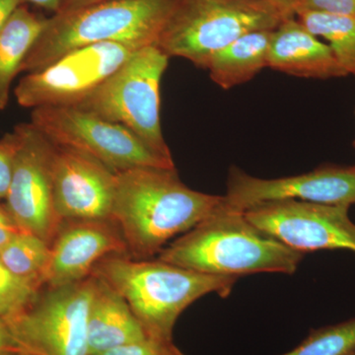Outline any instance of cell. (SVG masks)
Segmentation results:
<instances>
[{
	"mask_svg": "<svg viewBox=\"0 0 355 355\" xmlns=\"http://www.w3.org/2000/svg\"><path fill=\"white\" fill-rule=\"evenodd\" d=\"M223 205V196L187 187L176 169L135 168L116 174L111 221L121 231L128 256L149 260Z\"/></svg>",
	"mask_w": 355,
	"mask_h": 355,
	"instance_id": "6da1fadb",
	"label": "cell"
},
{
	"mask_svg": "<svg viewBox=\"0 0 355 355\" xmlns=\"http://www.w3.org/2000/svg\"><path fill=\"white\" fill-rule=\"evenodd\" d=\"M304 254L257 228L244 212L223 205L166 246L157 259L193 272L239 277L260 272L293 275Z\"/></svg>",
	"mask_w": 355,
	"mask_h": 355,
	"instance_id": "7a4b0ae2",
	"label": "cell"
},
{
	"mask_svg": "<svg viewBox=\"0 0 355 355\" xmlns=\"http://www.w3.org/2000/svg\"><path fill=\"white\" fill-rule=\"evenodd\" d=\"M178 0H103L53 14L26 55L21 72L39 71L70 51L103 43L157 44Z\"/></svg>",
	"mask_w": 355,
	"mask_h": 355,
	"instance_id": "3957f363",
	"label": "cell"
},
{
	"mask_svg": "<svg viewBox=\"0 0 355 355\" xmlns=\"http://www.w3.org/2000/svg\"><path fill=\"white\" fill-rule=\"evenodd\" d=\"M92 275L120 294L149 335L170 340L178 318L189 306L210 293L227 297L238 279L128 254L103 259Z\"/></svg>",
	"mask_w": 355,
	"mask_h": 355,
	"instance_id": "277c9868",
	"label": "cell"
},
{
	"mask_svg": "<svg viewBox=\"0 0 355 355\" xmlns=\"http://www.w3.org/2000/svg\"><path fill=\"white\" fill-rule=\"evenodd\" d=\"M294 16L266 0H178L156 46L205 69L216 53L248 33L275 30Z\"/></svg>",
	"mask_w": 355,
	"mask_h": 355,
	"instance_id": "5b68a950",
	"label": "cell"
},
{
	"mask_svg": "<svg viewBox=\"0 0 355 355\" xmlns=\"http://www.w3.org/2000/svg\"><path fill=\"white\" fill-rule=\"evenodd\" d=\"M168 60L156 44L139 49L76 108L125 125L154 153L174 161L160 121V85Z\"/></svg>",
	"mask_w": 355,
	"mask_h": 355,
	"instance_id": "8992f818",
	"label": "cell"
},
{
	"mask_svg": "<svg viewBox=\"0 0 355 355\" xmlns=\"http://www.w3.org/2000/svg\"><path fill=\"white\" fill-rule=\"evenodd\" d=\"M94 277L46 287L22 312L6 319L22 355H90L88 314Z\"/></svg>",
	"mask_w": 355,
	"mask_h": 355,
	"instance_id": "52a82bcc",
	"label": "cell"
},
{
	"mask_svg": "<svg viewBox=\"0 0 355 355\" xmlns=\"http://www.w3.org/2000/svg\"><path fill=\"white\" fill-rule=\"evenodd\" d=\"M55 146L71 147L101 161L114 173L135 168L175 169L132 130L76 107L33 109L31 121Z\"/></svg>",
	"mask_w": 355,
	"mask_h": 355,
	"instance_id": "ba28073f",
	"label": "cell"
},
{
	"mask_svg": "<svg viewBox=\"0 0 355 355\" xmlns=\"http://www.w3.org/2000/svg\"><path fill=\"white\" fill-rule=\"evenodd\" d=\"M139 49L103 43L67 53L53 64L26 73L14 89L24 108L76 107L83 102Z\"/></svg>",
	"mask_w": 355,
	"mask_h": 355,
	"instance_id": "9c48e42d",
	"label": "cell"
},
{
	"mask_svg": "<svg viewBox=\"0 0 355 355\" xmlns=\"http://www.w3.org/2000/svg\"><path fill=\"white\" fill-rule=\"evenodd\" d=\"M16 148L6 209L17 228L51 244L62 225L53 202L55 146L31 123L13 128Z\"/></svg>",
	"mask_w": 355,
	"mask_h": 355,
	"instance_id": "30bf717a",
	"label": "cell"
},
{
	"mask_svg": "<svg viewBox=\"0 0 355 355\" xmlns=\"http://www.w3.org/2000/svg\"><path fill=\"white\" fill-rule=\"evenodd\" d=\"M347 205L275 200L245 210L257 228L305 254L319 250H349L355 253V223Z\"/></svg>",
	"mask_w": 355,
	"mask_h": 355,
	"instance_id": "8fae6325",
	"label": "cell"
},
{
	"mask_svg": "<svg viewBox=\"0 0 355 355\" xmlns=\"http://www.w3.org/2000/svg\"><path fill=\"white\" fill-rule=\"evenodd\" d=\"M223 198L226 209L239 212L286 200L350 207L355 203V166H322L305 174L277 179L253 177L231 167Z\"/></svg>",
	"mask_w": 355,
	"mask_h": 355,
	"instance_id": "7c38bea8",
	"label": "cell"
},
{
	"mask_svg": "<svg viewBox=\"0 0 355 355\" xmlns=\"http://www.w3.org/2000/svg\"><path fill=\"white\" fill-rule=\"evenodd\" d=\"M51 177L62 221L111 220L116 173L101 161L78 149L55 146Z\"/></svg>",
	"mask_w": 355,
	"mask_h": 355,
	"instance_id": "4fadbf2b",
	"label": "cell"
},
{
	"mask_svg": "<svg viewBox=\"0 0 355 355\" xmlns=\"http://www.w3.org/2000/svg\"><path fill=\"white\" fill-rule=\"evenodd\" d=\"M114 254L128 252L113 221H64L51 244L44 286H64L87 279L98 263Z\"/></svg>",
	"mask_w": 355,
	"mask_h": 355,
	"instance_id": "5bb4252c",
	"label": "cell"
},
{
	"mask_svg": "<svg viewBox=\"0 0 355 355\" xmlns=\"http://www.w3.org/2000/svg\"><path fill=\"white\" fill-rule=\"evenodd\" d=\"M268 67L304 78L329 79L347 76L329 44L308 31L296 16L287 18L273 30Z\"/></svg>",
	"mask_w": 355,
	"mask_h": 355,
	"instance_id": "9a60e30c",
	"label": "cell"
},
{
	"mask_svg": "<svg viewBox=\"0 0 355 355\" xmlns=\"http://www.w3.org/2000/svg\"><path fill=\"white\" fill-rule=\"evenodd\" d=\"M93 277L94 291L88 314L89 354L98 355L150 336L120 294L104 280Z\"/></svg>",
	"mask_w": 355,
	"mask_h": 355,
	"instance_id": "2e32d148",
	"label": "cell"
},
{
	"mask_svg": "<svg viewBox=\"0 0 355 355\" xmlns=\"http://www.w3.org/2000/svg\"><path fill=\"white\" fill-rule=\"evenodd\" d=\"M273 30L248 33L214 55L205 69L214 83L231 89L253 79L268 67Z\"/></svg>",
	"mask_w": 355,
	"mask_h": 355,
	"instance_id": "e0dca14e",
	"label": "cell"
},
{
	"mask_svg": "<svg viewBox=\"0 0 355 355\" xmlns=\"http://www.w3.org/2000/svg\"><path fill=\"white\" fill-rule=\"evenodd\" d=\"M46 19L22 4L0 32V111L8 105L13 80Z\"/></svg>",
	"mask_w": 355,
	"mask_h": 355,
	"instance_id": "ac0fdd59",
	"label": "cell"
},
{
	"mask_svg": "<svg viewBox=\"0 0 355 355\" xmlns=\"http://www.w3.org/2000/svg\"><path fill=\"white\" fill-rule=\"evenodd\" d=\"M295 16L308 31L328 42L347 76H355V16L313 10H298Z\"/></svg>",
	"mask_w": 355,
	"mask_h": 355,
	"instance_id": "d6986e66",
	"label": "cell"
},
{
	"mask_svg": "<svg viewBox=\"0 0 355 355\" xmlns=\"http://www.w3.org/2000/svg\"><path fill=\"white\" fill-rule=\"evenodd\" d=\"M51 245L30 233L19 232L0 249V261L9 272L43 288Z\"/></svg>",
	"mask_w": 355,
	"mask_h": 355,
	"instance_id": "ffe728a7",
	"label": "cell"
},
{
	"mask_svg": "<svg viewBox=\"0 0 355 355\" xmlns=\"http://www.w3.org/2000/svg\"><path fill=\"white\" fill-rule=\"evenodd\" d=\"M355 350V317L311 331L295 349L280 355H349Z\"/></svg>",
	"mask_w": 355,
	"mask_h": 355,
	"instance_id": "44dd1931",
	"label": "cell"
},
{
	"mask_svg": "<svg viewBox=\"0 0 355 355\" xmlns=\"http://www.w3.org/2000/svg\"><path fill=\"white\" fill-rule=\"evenodd\" d=\"M42 289L14 275L0 261V318L6 320L22 312L36 300Z\"/></svg>",
	"mask_w": 355,
	"mask_h": 355,
	"instance_id": "7402d4cb",
	"label": "cell"
},
{
	"mask_svg": "<svg viewBox=\"0 0 355 355\" xmlns=\"http://www.w3.org/2000/svg\"><path fill=\"white\" fill-rule=\"evenodd\" d=\"M98 355H184L173 340L148 336Z\"/></svg>",
	"mask_w": 355,
	"mask_h": 355,
	"instance_id": "603a6c76",
	"label": "cell"
},
{
	"mask_svg": "<svg viewBox=\"0 0 355 355\" xmlns=\"http://www.w3.org/2000/svg\"><path fill=\"white\" fill-rule=\"evenodd\" d=\"M15 148V135L12 130L0 139V200H6L10 186Z\"/></svg>",
	"mask_w": 355,
	"mask_h": 355,
	"instance_id": "cb8c5ba5",
	"label": "cell"
},
{
	"mask_svg": "<svg viewBox=\"0 0 355 355\" xmlns=\"http://www.w3.org/2000/svg\"><path fill=\"white\" fill-rule=\"evenodd\" d=\"M321 11L355 16V0H299L296 11Z\"/></svg>",
	"mask_w": 355,
	"mask_h": 355,
	"instance_id": "d4e9b609",
	"label": "cell"
},
{
	"mask_svg": "<svg viewBox=\"0 0 355 355\" xmlns=\"http://www.w3.org/2000/svg\"><path fill=\"white\" fill-rule=\"evenodd\" d=\"M0 355H22L19 343L2 318H0Z\"/></svg>",
	"mask_w": 355,
	"mask_h": 355,
	"instance_id": "484cf974",
	"label": "cell"
},
{
	"mask_svg": "<svg viewBox=\"0 0 355 355\" xmlns=\"http://www.w3.org/2000/svg\"><path fill=\"white\" fill-rule=\"evenodd\" d=\"M19 231L6 207H0V249L6 246Z\"/></svg>",
	"mask_w": 355,
	"mask_h": 355,
	"instance_id": "4316f807",
	"label": "cell"
},
{
	"mask_svg": "<svg viewBox=\"0 0 355 355\" xmlns=\"http://www.w3.org/2000/svg\"><path fill=\"white\" fill-rule=\"evenodd\" d=\"M20 6H22L21 0H0V32Z\"/></svg>",
	"mask_w": 355,
	"mask_h": 355,
	"instance_id": "83f0119b",
	"label": "cell"
},
{
	"mask_svg": "<svg viewBox=\"0 0 355 355\" xmlns=\"http://www.w3.org/2000/svg\"><path fill=\"white\" fill-rule=\"evenodd\" d=\"M21 3L24 6H34L44 9L53 14L58 12L60 0H21Z\"/></svg>",
	"mask_w": 355,
	"mask_h": 355,
	"instance_id": "f1b7e54d",
	"label": "cell"
},
{
	"mask_svg": "<svg viewBox=\"0 0 355 355\" xmlns=\"http://www.w3.org/2000/svg\"><path fill=\"white\" fill-rule=\"evenodd\" d=\"M103 0H60V9L58 12H67V11L76 10L81 7L90 6V4L97 3Z\"/></svg>",
	"mask_w": 355,
	"mask_h": 355,
	"instance_id": "f546056e",
	"label": "cell"
},
{
	"mask_svg": "<svg viewBox=\"0 0 355 355\" xmlns=\"http://www.w3.org/2000/svg\"><path fill=\"white\" fill-rule=\"evenodd\" d=\"M266 1L279 6L282 10L292 16H295V10L299 3V0H266Z\"/></svg>",
	"mask_w": 355,
	"mask_h": 355,
	"instance_id": "4dcf8cb0",
	"label": "cell"
},
{
	"mask_svg": "<svg viewBox=\"0 0 355 355\" xmlns=\"http://www.w3.org/2000/svg\"><path fill=\"white\" fill-rule=\"evenodd\" d=\"M349 355H355V350H354V352H352V354H349Z\"/></svg>",
	"mask_w": 355,
	"mask_h": 355,
	"instance_id": "1f68e13d",
	"label": "cell"
},
{
	"mask_svg": "<svg viewBox=\"0 0 355 355\" xmlns=\"http://www.w3.org/2000/svg\"><path fill=\"white\" fill-rule=\"evenodd\" d=\"M354 147H355V139H354Z\"/></svg>",
	"mask_w": 355,
	"mask_h": 355,
	"instance_id": "d6a6232c",
	"label": "cell"
}]
</instances>
